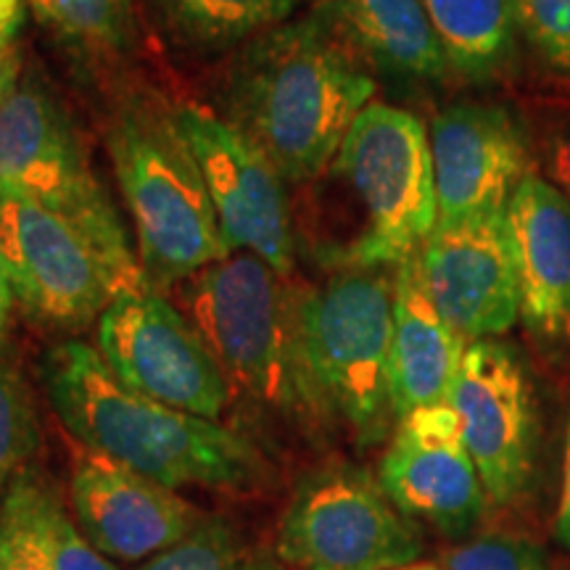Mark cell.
<instances>
[{
	"mask_svg": "<svg viewBox=\"0 0 570 570\" xmlns=\"http://www.w3.org/2000/svg\"><path fill=\"white\" fill-rule=\"evenodd\" d=\"M40 377L56 417L77 444L161 487L252 491L267 481L265 454L252 439L135 394L85 341L48 346Z\"/></svg>",
	"mask_w": 570,
	"mask_h": 570,
	"instance_id": "cell-2",
	"label": "cell"
},
{
	"mask_svg": "<svg viewBox=\"0 0 570 570\" xmlns=\"http://www.w3.org/2000/svg\"><path fill=\"white\" fill-rule=\"evenodd\" d=\"M420 552L415 520L354 468L306 475L277 529V558L296 570H396Z\"/></svg>",
	"mask_w": 570,
	"mask_h": 570,
	"instance_id": "cell-8",
	"label": "cell"
},
{
	"mask_svg": "<svg viewBox=\"0 0 570 570\" xmlns=\"http://www.w3.org/2000/svg\"><path fill=\"white\" fill-rule=\"evenodd\" d=\"M106 148L138 235V259L154 288H175L230 256L196 156L173 109L135 98L114 111Z\"/></svg>",
	"mask_w": 570,
	"mask_h": 570,
	"instance_id": "cell-4",
	"label": "cell"
},
{
	"mask_svg": "<svg viewBox=\"0 0 570 570\" xmlns=\"http://www.w3.org/2000/svg\"><path fill=\"white\" fill-rule=\"evenodd\" d=\"M35 520L53 570H117L90 544L51 481L35 468Z\"/></svg>",
	"mask_w": 570,
	"mask_h": 570,
	"instance_id": "cell-25",
	"label": "cell"
},
{
	"mask_svg": "<svg viewBox=\"0 0 570 570\" xmlns=\"http://www.w3.org/2000/svg\"><path fill=\"white\" fill-rule=\"evenodd\" d=\"M518 32L554 71L570 77V0H512Z\"/></svg>",
	"mask_w": 570,
	"mask_h": 570,
	"instance_id": "cell-27",
	"label": "cell"
},
{
	"mask_svg": "<svg viewBox=\"0 0 570 570\" xmlns=\"http://www.w3.org/2000/svg\"><path fill=\"white\" fill-rule=\"evenodd\" d=\"M98 354L119 383L167 407L217 420L233 386L185 312L156 288L119 294L98 320Z\"/></svg>",
	"mask_w": 570,
	"mask_h": 570,
	"instance_id": "cell-9",
	"label": "cell"
},
{
	"mask_svg": "<svg viewBox=\"0 0 570 570\" xmlns=\"http://www.w3.org/2000/svg\"><path fill=\"white\" fill-rule=\"evenodd\" d=\"M444 48L449 67L470 80L497 75L515 53L512 0H420Z\"/></svg>",
	"mask_w": 570,
	"mask_h": 570,
	"instance_id": "cell-21",
	"label": "cell"
},
{
	"mask_svg": "<svg viewBox=\"0 0 570 570\" xmlns=\"http://www.w3.org/2000/svg\"><path fill=\"white\" fill-rule=\"evenodd\" d=\"M396 269L346 265L315 288H298L306 373L325 423L375 444L394 423L389 381Z\"/></svg>",
	"mask_w": 570,
	"mask_h": 570,
	"instance_id": "cell-5",
	"label": "cell"
},
{
	"mask_svg": "<svg viewBox=\"0 0 570 570\" xmlns=\"http://www.w3.org/2000/svg\"><path fill=\"white\" fill-rule=\"evenodd\" d=\"M554 533L558 541L570 552V410H568V431H566V465H562V491L558 520H554Z\"/></svg>",
	"mask_w": 570,
	"mask_h": 570,
	"instance_id": "cell-30",
	"label": "cell"
},
{
	"mask_svg": "<svg viewBox=\"0 0 570 570\" xmlns=\"http://www.w3.org/2000/svg\"><path fill=\"white\" fill-rule=\"evenodd\" d=\"M365 212L346 265L389 267L412 259L439 225L431 135L412 111L370 104L333 161Z\"/></svg>",
	"mask_w": 570,
	"mask_h": 570,
	"instance_id": "cell-7",
	"label": "cell"
},
{
	"mask_svg": "<svg viewBox=\"0 0 570 570\" xmlns=\"http://www.w3.org/2000/svg\"><path fill=\"white\" fill-rule=\"evenodd\" d=\"M315 13L362 63L412 80L452 71L420 0H317Z\"/></svg>",
	"mask_w": 570,
	"mask_h": 570,
	"instance_id": "cell-19",
	"label": "cell"
},
{
	"mask_svg": "<svg viewBox=\"0 0 570 570\" xmlns=\"http://www.w3.org/2000/svg\"><path fill=\"white\" fill-rule=\"evenodd\" d=\"M439 225L508 209L510 196L531 175L523 127L502 106L458 104L431 125Z\"/></svg>",
	"mask_w": 570,
	"mask_h": 570,
	"instance_id": "cell-16",
	"label": "cell"
},
{
	"mask_svg": "<svg viewBox=\"0 0 570 570\" xmlns=\"http://www.w3.org/2000/svg\"><path fill=\"white\" fill-rule=\"evenodd\" d=\"M281 562L238 523L204 515L183 541L135 570H283Z\"/></svg>",
	"mask_w": 570,
	"mask_h": 570,
	"instance_id": "cell-23",
	"label": "cell"
},
{
	"mask_svg": "<svg viewBox=\"0 0 570 570\" xmlns=\"http://www.w3.org/2000/svg\"><path fill=\"white\" fill-rule=\"evenodd\" d=\"M0 256L13 302L32 323L80 331L122 294L88 235L30 198L0 196Z\"/></svg>",
	"mask_w": 570,
	"mask_h": 570,
	"instance_id": "cell-10",
	"label": "cell"
},
{
	"mask_svg": "<svg viewBox=\"0 0 570 570\" xmlns=\"http://www.w3.org/2000/svg\"><path fill=\"white\" fill-rule=\"evenodd\" d=\"M11 306H13L11 281H9V273H6L3 256H0V352H3V346H6V331H9Z\"/></svg>",
	"mask_w": 570,
	"mask_h": 570,
	"instance_id": "cell-33",
	"label": "cell"
},
{
	"mask_svg": "<svg viewBox=\"0 0 570 570\" xmlns=\"http://www.w3.org/2000/svg\"><path fill=\"white\" fill-rule=\"evenodd\" d=\"M69 502L90 544L122 562L156 558L188 537L206 515L175 489L88 449L75 458Z\"/></svg>",
	"mask_w": 570,
	"mask_h": 570,
	"instance_id": "cell-15",
	"label": "cell"
},
{
	"mask_svg": "<svg viewBox=\"0 0 570 570\" xmlns=\"http://www.w3.org/2000/svg\"><path fill=\"white\" fill-rule=\"evenodd\" d=\"M173 119L196 156L230 254H256L288 277L296 240L283 175L244 132L206 106L180 104Z\"/></svg>",
	"mask_w": 570,
	"mask_h": 570,
	"instance_id": "cell-11",
	"label": "cell"
},
{
	"mask_svg": "<svg viewBox=\"0 0 570 570\" xmlns=\"http://www.w3.org/2000/svg\"><path fill=\"white\" fill-rule=\"evenodd\" d=\"M40 446L35 396L9 346L0 352V499Z\"/></svg>",
	"mask_w": 570,
	"mask_h": 570,
	"instance_id": "cell-24",
	"label": "cell"
},
{
	"mask_svg": "<svg viewBox=\"0 0 570 570\" xmlns=\"http://www.w3.org/2000/svg\"><path fill=\"white\" fill-rule=\"evenodd\" d=\"M468 341L458 336L428 296L417 254L396 267L389 381L396 420L449 402Z\"/></svg>",
	"mask_w": 570,
	"mask_h": 570,
	"instance_id": "cell-18",
	"label": "cell"
},
{
	"mask_svg": "<svg viewBox=\"0 0 570 570\" xmlns=\"http://www.w3.org/2000/svg\"><path fill=\"white\" fill-rule=\"evenodd\" d=\"M24 0H0V38L19 40L21 24H24Z\"/></svg>",
	"mask_w": 570,
	"mask_h": 570,
	"instance_id": "cell-31",
	"label": "cell"
},
{
	"mask_svg": "<svg viewBox=\"0 0 570 570\" xmlns=\"http://www.w3.org/2000/svg\"><path fill=\"white\" fill-rule=\"evenodd\" d=\"M377 483L404 515L465 537L487 512V489L470 458L452 404L412 410L396 420Z\"/></svg>",
	"mask_w": 570,
	"mask_h": 570,
	"instance_id": "cell-13",
	"label": "cell"
},
{
	"mask_svg": "<svg viewBox=\"0 0 570 570\" xmlns=\"http://www.w3.org/2000/svg\"><path fill=\"white\" fill-rule=\"evenodd\" d=\"M373 96L365 63L312 11L235 51L219 117L244 132L285 183H309L336 161Z\"/></svg>",
	"mask_w": 570,
	"mask_h": 570,
	"instance_id": "cell-1",
	"label": "cell"
},
{
	"mask_svg": "<svg viewBox=\"0 0 570 570\" xmlns=\"http://www.w3.org/2000/svg\"><path fill=\"white\" fill-rule=\"evenodd\" d=\"M0 196L30 198L69 219L109 262L122 294L154 288L75 122L51 90L24 71L0 96Z\"/></svg>",
	"mask_w": 570,
	"mask_h": 570,
	"instance_id": "cell-6",
	"label": "cell"
},
{
	"mask_svg": "<svg viewBox=\"0 0 570 570\" xmlns=\"http://www.w3.org/2000/svg\"><path fill=\"white\" fill-rule=\"evenodd\" d=\"M175 288L233 391L291 423H325L304 362L298 288L288 277L256 254L233 252Z\"/></svg>",
	"mask_w": 570,
	"mask_h": 570,
	"instance_id": "cell-3",
	"label": "cell"
},
{
	"mask_svg": "<svg viewBox=\"0 0 570 570\" xmlns=\"http://www.w3.org/2000/svg\"><path fill=\"white\" fill-rule=\"evenodd\" d=\"M56 40L82 56H122L138 38L135 0H24Z\"/></svg>",
	"mask_w": 570,
	"mask_h": 570,
	"instance_id": "cell-22",
	"label": "cell"
},
{
	"mask_svg": "<svg viewBox=\"0 0 570 570\" xmlns=\"http://www.w3.org/2000/svg\"><path fill=\"white\" fill-rule=\"evenodd\" d=\"M417 259L428 296L468 344L518 323L520 283L504 212L436 225Z\"/></svg>",
	"mask_w": 570,
	"mask_h": 570,
	"instance_id": "cell-14",
	"label": "cell"
},
{
	"mask_svg": "<svg viewBox=\"0 0 570 570\" xmlns=\"http://www.w3.org/2000/svg\"><path fill=\"white\" fill-rule=\"evenodd\" d=\"M304 0H151L169 40L194 53H223L288 24Z\"/></svg>",
	"mask_w": 570,
	"mask_h": 570,
	"instance_id": "cell-20",
	"label": "cell"
},
{
	"mask_svg": "<svg viewBox=\"0 0 570 570\" xmlns=\"http://www.w3.org/2000/svg\"><path fill=\"white\" fill-rule=\"evenodd\" d=\"M449 404L494 504H510L537 465V402L515 348L497 338L468 344Z\"/></svg>",
	"mask_w": 570,
	"mask_h": 570,
	"instance_id": "cell-12",
	"label": "cell"
},
{
	"mask_svg": "<svg viewBox=\"0 0 570 570\" xmlns=\"http://www.w3.org/2000/svg\"><path fill=\"white\" fill-rule=\"evenodd\" d=\"M504 219L520 283V317L539 336H570V202L531 173L510 196Z\"/></svg>",
	"mask_w": 570,
	"mask_h": 570,
	"instance_id": "cell-17",
	"label": "cell"
},
{
	"mask_svg": "<svg viewBox=\"0 0 570 570\" xmlns=\"http://www.w3.org/2000/svg\"><path fill=\"white\" fill-rule=\"evenodd\" d=\"M396 570H444V566H436V562H412V566H404Z\"/></svg>",
	"mask_w": 570,
	"mask_h": 570,
	"instance_id": "cell-34",
	"label": "cell"
},
{
	"mask_svg": "<svg viewBox=\"0 0 570 570\" xmlns=\"http://www.w3.org/2000/svg\"><path fill=\"white\" fill-rule=\"evenodd\" d=\"M444 570H547V560L529 539L491 533L449 552Z\"/></svg>",
	"mask_w": 570,
	"mask_h": 570,
	"instance_id": "cell-28",
	"label": "cell"
},
{
	"mask_svg": "<svg viewBox=\"0 0 570 570\" xmlns=\"http://www.w3.org/2000/svg\"><path fill=\"white\" fill-rule=\"evenodd\" d=\"M547 183H552L570 202V117L552 127L550 140L544 142Z\"/></svg>",
	"mask_w": 570,
	"mask_h": 570,
	"instance_id": "cell-29",
	"label": "cell"
},
{
	"mask_svg": "<svg viewBox=\"0 0 570 570\" xmlns=\"http://www.w3.org/2000/svg\"><path fill=\"white\" fill-rule=\"evenodd\" d=\"M19 75H21V67H19L17 40L0 38V96L17 82Z\"/></svg>",
	"mask_w": 570,
	"mask_h": 570,
	"instance_id": "cell-32",
	"label": "cell"
},
{
	"mask_svg": "<svg viewBox=\"0 0 570 570\" xmlns=\"http://www.w3.org/2000/svg\"><path fill=\"white\" fill-rule=\"evenodd\" d=\"M0 570H53L35 520V465H27L0 499Z\"/></svg>",
	"mask_w": 570,
	"mask_h": 570,
	"instance_id": "cell-26",
	"label": "cell"
}]
</instances>
